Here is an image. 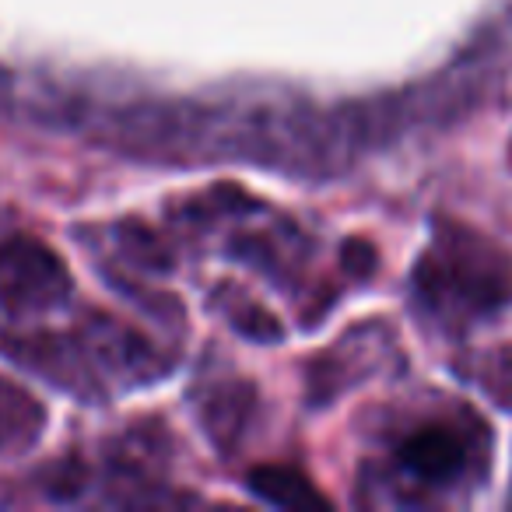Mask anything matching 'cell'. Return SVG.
I'll return each mask as SVG.
<instances>
[{"label": "cell", "mask_w": 512, "mask_h": 512, "mask_svg": "<svg viewBox=\"0 0 512 512\" xmlns=\"http://www.w3.org/2000/svg\"><path fill=\"white\" fill-rule=\"evenodd\" d=\"M418 295L442 320H474L509 302L512 267L491 242L446 232L418 267Z\"/></svg>", "instance_id": "6da1fadb"}, {"label": "cell", "mask_w": 512, "mask_h": 512, "mask_svg": "<svg viewBox=\"0 0 512 512\" xmlns=\"http://www.w3.org/2000/svg\"><path fill=\"white\" fill-rule=\"evenodd\" d=\"M481 449L484 435L481 428H460L435 421V425H421L393 453V467H397L400 481L407 488L418 491H453L463 481L477 474L481 467Z\"/></svg>", "instance_id": "7a4b0ae2"}, {"label": "cell", "mask_w": 512, "mask_h": 512, "mask_svg": "<svg viewBox=\"0 0 512 512\" xmlns=\"http://www.w3.org/2000/svg\"><path fill=\"white\" fill-rule=\"evenodd\" d=\"M71 295L60 256L29 235L0 239V306L11 313H46Z\"/></svg>", "instance_id": "3957f363"}, {"label": "cell", "mask_w": 512, "mask_h": 512, "mask_svg": "<svg viewBox=\"0 0 512 512\" xmlns=\"http://www.w3.org/2000/svg\"><path fill=\"white\" fill-rule=\"evenodd\" d=\"M43 407L11 379L0 376V456H15L29 449L43 432Z\"/></svg>", "instance_id": "277c9868"}, {"label": "cell", "mask_w": 512, "mask_h": 512, "mask_svg": "<svg viewBox=\"0 0 512 512\" xmlns=\"http://www.w3.org/2000/svg\"><path fill=\"white\" fill-rule=\"evenodd\" d=\"M253 491L267 498L274 505H323V495L306 481V477L292 474V470H256L253 474Z\"/></svg>", "instance_id": "5b68a950"}]
</instances>
